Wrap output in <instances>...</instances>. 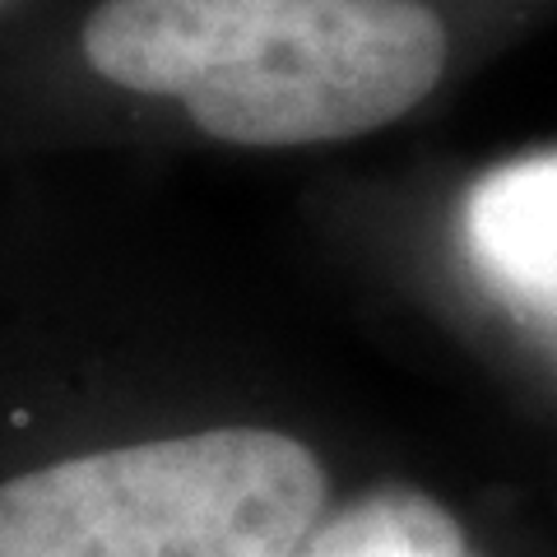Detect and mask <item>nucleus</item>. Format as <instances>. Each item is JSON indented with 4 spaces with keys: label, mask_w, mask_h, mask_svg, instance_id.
Returning <instances> with one entry per match:
<instances>
[{
    "label": "nucleus",
    "mask_w": 557,
    "mask_h": 557,
    "mask_svg": "<svg viewBox=\"0 0 557 557\" xmlns=\"http://www.w3.org/2000/svg\"><path fill=\"white\" fill-rule=\"evenodd\" d=\"M84 61L251 149L335 145L437 89L446 28L423 0H102Z\"/></svg>",
    "instance_id": "f257e3e1"
},
{
    "label": "nucleus",
    "mask_w": 557,
    "mask_h": 557,
    "mask_svg": "<svg viewBox=\"0 0 557 557\" xmlns=\"http://www.w3.org/2000/svg\"><path fill=\"white\" fill-rule=\"evenodd\" d=\"M325 511L311 446L209 428L0 483V557H302Z\"/></svg>",
    "instance_id": "f03ea898"
},
{
    "label": "nucleus",
    "mask_w": 557,
    "mask_h": 557,
    "mask_svg": "<svg viewBox=\"0 0 557 557\" xmlns=\"http://www.w3.org/2000/svg\"><path fill=\"white\" fill-rule=\"evenodd\" d=\"M465 242L502 293L557 321V153L487 172L465 200Z\"/></svg>",
    "instance_id": "7ed1b4c3"
},
{
    "label": "nucleus",
    "mask_w": 557,
    "mask_h": 557,
    "mask_svg": "<svg viewBox=\"0 0 557 557\" xmlns=\"http://www.w3.org/2000/svg\"><path fill=\"white\" fill-rule=\"evenodd\" d=\"M302 557H474L460 520L418 487H372L317 520Z\"/></svg>",
    "instance_id": "20e7f679"
}]
</instances>
